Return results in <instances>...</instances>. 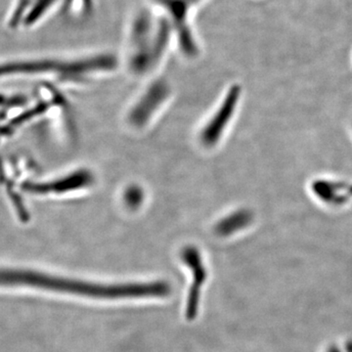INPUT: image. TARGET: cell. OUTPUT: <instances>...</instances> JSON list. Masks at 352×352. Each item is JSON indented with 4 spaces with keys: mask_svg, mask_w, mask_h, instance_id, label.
<instances>
[{
    "mask_svg": "<svg viewBox=\"0 0 352 352\" xmlns=\"http://www.w3.org/2000/svg\"><path fill=\"white\" fill-rule=\"evenodd\" d=\"M60 7L65 14L87 19L94 15L95 0H62Z\"/></svg>",
    "mask_w": 352,
    "mask_h": 352,
    "instance_id": "cell-11",
    "label": "cell"
},
{
    "mask_svg": "<svg viewBox=\"0 0 352 352\" xmlns=\"http://www.w3.org/2000/svg\"><path fill=\"white\" fill-rule=\"evenodd\" d=\"M170 94V87L164 80H157L152 83L143 95L138 105L129 116L131 124L141 126L149 120L155 111L161 106Z\"/></svg>",
    "mask_w": 352,
    "mask_h": 352,
    "instance_id": "cell-7",
    "label": "cell"
},
{
    "mask_svg": "<svg viewBox=\"0 0 352 352\" xmlns=\"http://www.w3.org/2000/svg\"><path fill=\"white\" fill-rule=\"evenodd\" d=\"M175 32L168 18L153 6L138 8L126 32L127 64L131 73L144 75L163 59Z\"/></svg>",
    "mask_w": 352,
    "mask_h": 352,
    "instance_id": "cell-2",
    "label": "cell"
},
{
    "mask_svg": "<svg viewBox=\"0 0 352 352\" xmlns=\"http://www.w3.org/2000/svg\"><path fill=\"white\" fill-rule=\"evenodd\" d=\"M25 99L19 95H8L0 94V112H7L11 109L18 108L25 104Z\"/></svg>",
    "mask_w": 352,
    "mask_h": 352,
    "instance_id": "cell-13",
    "label": "cell"
},
{
    "mask_svg": "<svg viewBox=\"0 0 352 352\" xmlns=\"http://www.w3.org/2000/svg\"><path fill=\"white\" fill-rule=\"evenodd\" d=\"M50 107L51 104L48 102H41L31 108L25 109L22 112L18 113L13 117L7 118V119L1 118L0 120V145L4 141L13 138L25 124L47 112Z\"/></svg>",
    "mask_w": 352,
    "mask_h": 352,
    "instance_id": "cell-10",
    "label": "cell"
},
{
    "mask_svg": "<svg viewBox=\"0 0 352 352\" xmlns=\"http://www.w3.org/2000/svg\"><path fill=\"white\" fill-rule=\"evenodd\" d=\"M124 201L129 207L135 208L139 207L143 201V192L139 187H131L124 194Z\"/></svg>",
    "mask_w": 352,
    "mask_h": 352,
    "instance_id": "cell-14",
    "label": "cell"
},
{
    "mask_svg": "<svg viewBox=\"0 0 352 352\" xmlns=\"http://www.w3.org/2000/svg\"><path fill=\"white\" fill-rule=\"evenodd\" d=\"M62 0H17L8 23L11 27L32 29L43 22Z\"/></svg>",
    "mask_w": 352,
    "mask_h": 352,
    "instance_id": "cell-6",
    "label": "cell"
},
{
    "mask_svg": "<svg viewBox=\"0 0 352 352\" xmlns=\"http://www.w3.org/2000/svg\"><path fill=\"white\" fill-rule=\"evenodd\" d=\"M250 219L251 217H250L249 212H244V210L229 215L217 224V233L220 235H228V234L236 232L247 226L250 222Z\"/></svg>",
    "mask_w": 352,
    "mask_h": 352,
    "instance_id": "cell-12",
    "label": "cell"
},
{
    "mask_svg": "<svg viewBox=\"0 0 352 352\" xmlns=\"http://www.w3.org/2000/svg\"><path fill=\"white\" fill-rule=\"evenodd\" d=\"M182 258L193 273V285H192L191 291H190L186 310L187 318L193 319L197 315L199 298H200V289L201 287L205 283L207 273H206L205 265L203 264L200 254L195 248H186L184 252H182Z\"/></svg>",
    "mask_w": 352,
    "mask_h": 352,
    "instance_id": "cell-9",
    "label": "cell"
},
{
    "mask_svg": "<svg viewBox=\"0 0 352 352\" xmlns=\"http://www.w3.org/2000/svg\"><path fill=\"white\" fill-rule=\"evenodd\" d=\"M185 1L187 2V4H188L193 10H195V9L198 8L199 6H201L206 0H185Z\"/></svg>",
    "mask_w": 352,
    "mask_h": 352,
    "instance_id": "cell-15",
    "label": "cell"
},
{
    "mask_svg": "<svg viewBox=\"0 0 352 352\" xmlns=\"http://www.w3.org/2000/svg\"><path fill=\"white\" fill-rule=\"evenodd\" d=\"M240 88L237 85H234L226 98L224 99L223 104L221 107L215 113L212 120L207 124L201 134V140L204 144L207 146L214 145L217 142L222 131L226 129V124H228L229 120L232 117L234 108L236 107L238 99H239Z\"/></svg>",
    "mask_w": 352,
    "mask_h": 352,
    "instance_id": "cell-8",
    "label": "cell"
},
{
    "mask_svg": "<svg viewBox=\"0 0 352 352\" xmlns=\"http://www.w3.org/2000/svg\"><path fill=\"white\" fill-rule=\"evenodd\" d=\"M153 6L168 18L175 32V41L183 56L195 59L201 50L191 16L193 9L185 0H152Z\"/></svg>",
    "mask_w": 352,
    "mask_h": 352,
    "instance_id": "cell-4",
    "label": "cell"
},
{
    "mask_svg": "<svg viewBox=\"0 0 352 352\" xmlns=\"http://www.w3.org/2000/svg\"><path fill=\"white\" fill-rule=\"evenodd\" d=\"M94 182V176L87 170H78L64 177L51 182H27L21 185V189L25 194L31 195H50V194L67 193L88 186Z\"/></svg>",
    "mask_w": 352,
    "mask_h": 352,
    "instance_id": "cell-5",
    "label": "cell"
},
{
    "mask_svg": "<svg viewBox=\"0 0 352 352\" xmlns=\"http://www.w3.org/2000/svg\"><path fill=\"white\" fill-rule=\"evenodd\" d=\"M119 59L110 52L76 58L39 57L0 62V80L21 76H55L64 80H80L92 74L112 72Z\"/></svg>",
    "mask_w": 352,
    "mask_h": 352,
    "instance_id": "cell-3",
    "label": "cell"
},
{
    "mask_svg": "<svg viewBox=\"0 0 352 352\" xmlns=\"http://www.w3.org/2000/svg\"><path fill=\"white\" fill-rule=\"evenodd\" d=\"M32 287L97 298H126L163 296L162 282L146 284L101 285L46 274L38 271L0 268V287Z\"/></svg>",
    "mask_w": 352,
    "mask_h": 352,
    "instance_id": "cell-1",
    "label": "cell"
}]
</instances>
